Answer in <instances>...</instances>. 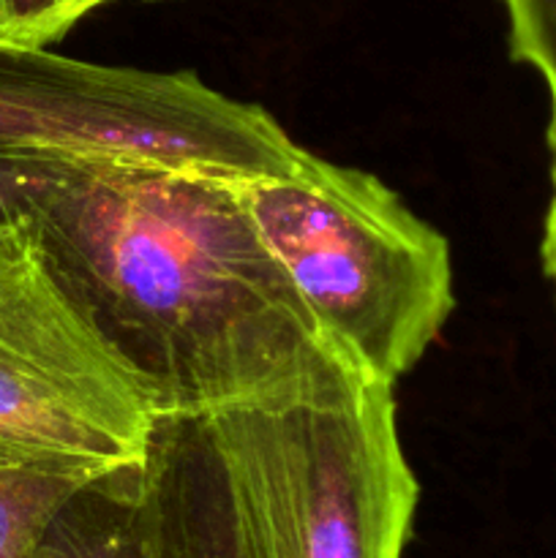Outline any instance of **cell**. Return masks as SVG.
<instances>
[{
	"instance_id": "cell-4",
	"label": "cell",
	"mask_w": 556,
	"mask_h": 558,
	"mask_svg": "<svg viewBox=\"0 0 556 558\" xmlns=\"http://www.w3.org/2000/svg\"><path fill=\"white\" fill-rule=\"evenodd\" d=\"M158 412L55 270L31 213L0 223V441L112 469L145 458Z\"/></svg>"
},
{
	"instance_id": "cell-8",
	"label": "cell",
	"mask_w": 556,
	"mask_h": 558,
	"mask_svg": "<svg viewBox=\"0 0 556 558\" xmlns=\"http://www.w3.org/2000/svg\"><path fill=\"white\" fill-rule=\"evenodd\" d=\"M104 472L109 469L0 441V558L36 556L55 512Z\"/></svg>"
},
{
	"instance_id": "cell-6",
	"label": "cell",
	"mask_w": 556,
	"mask_h": 558,
	"mask_svg": "<svg viewBox=\"0 0 556 558\" xmlns=\"http://www.w3.org/2000/svg\"><path fill=\"white\" fill-rule=\"evenodd\" d=\"M140 469L145 558H251L238 483L213 414L158 417Z\"/></svg>"
},
{
	"instance_id": "cell-3",
	"label": "cell",
	"mask_w": 556,
	"mask_h": 558,
	"mask_svg": "<svg viewBox=\"0 0 556 558\" xmlns=\"http://www.w3.org/2000/svg\"><path fill=\"white\" fill-rule=\"evenodd\" d=\"M232 189L327 338L396 387L456 308L447 240L376 174L305 147L283 172Z\"/></svg>"
},
{
	"instance_id": "cell-7",
	"label": "cell",
	"mask_w": 556,
	"mask_h": 558,
	"mask_svg": "<svg viewBox=\"0 0 556 558\" xmlns=\"http://www.w3.org/2000/svg\"><path fill=\"white\" fill-rule=\"evenodd\" d=\"M140 463L82 485L55 512L33 558H145Z\"/></svg>"
},
{
	"instance_id": "cell-10",
	"label": "cell",
	"mask_w": 556,
	"mask_h": 558,
	"mask_svg": "<svg viewBox=\"0 0 556 558\" xmlns=\"http://www.w3.org/2000/svg\"><path fill=\"white\" fill-rule=\"evenodd\" d=\"M510 54L556 85V0H501Z\"/></svg>"
},
{
	"instance_id": "cell-12",
	"label": "cell",
	"mask_w": 556,
	"mask_h": 558,
	"mask_svg": "<svg viewBox=\"0 0 556 558\" xmlns=\"http://www.w3.org/2000/svg\"><path fill=\"white\" fill-rule=\"evenodd\" d=\"M548 90H551V118H548L551 199H548V210H545V227H543V267L556 294V85H548Z\"/></svg>"
},
{
	"instance_id": "cell-5",
	"label": "cell",
	"mask_w": 556,
	"mask_h": 558,
	"mask_svg": "<svg viewBox=\"0 0 556 558\" xmlns=\"http://www.w3.org/2000/svg\"><path fill=\"white\" fill-rule=\"evenodd\" d=\"M251 112L191 71H142L0 47V147L63 163L229 172Z\"/></svg>"
},
{
	"instance_id": "cell-2",
	"label": "cell",
	"mask_w": 556,
	"mask_h": 558,
	"mask_svg": "<svg viewBox=\"0 0 556 558\" xmlns=\"http://www.w3.org/2000/svg\"><path fill=\"white\" fill-rule=\"evenodd\" d=\"M213 417L251 558H403L420 485L398 439L390 385L336 363Z\"/></svg>"
},
{
	"instance_id": "cell-1",
	"label": "cell",
	"mask_w": 556,
	"mask_h": 558,
	"mask_svg": "<svg viewBox=\"0 0 556 558\" xmlns=\"http://www.w3.org/2000/svg\"><path fill=\"white\" fill-rule=\"evenodd\" d=\"M232 180L63 163L27 210L158 417L223 412L354 363L262 243Z\"/></svg>"
},
{
	"instance_id": "cell-9",
	"label": "cell",
	"mask_w": 556,
	"mask_h": 558,
	"mask_svg": "<svg viewBox=\"0 0 556 558\" xmlns=\"http://www.w3.org/2000/svg\"><path fill=\"white\" fill-rule=\"evenodd\" d=\"M109 0H0V47L49 49Z\"/></svg>"
},
{
	"instance_id": "cell-11",
	"label": "cell",
	"mask_w": 556,
	"mask_h": 558,
	"mask_svg": "<svg viewBox=\"0 0 556 558\" xmlns=\"http://www.w3.org/2000/svg\"><path fill=\"white\" fill-rule=\"evenodd\" d=\"M60 167L63 161L41 153L0 147V223L16 213L31 210L36 196L47 189Z\"/></svg>"
}]
</instances>
